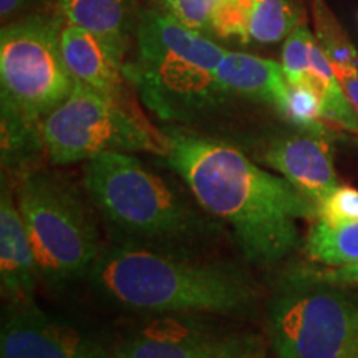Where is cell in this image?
Returning a JSON list of instances; mask_svg holds the SVG:
<instances>
[{"mask_svg":"<svg viewBox=\"0 0 358 358\" xmlns=\"http://www.w3.org/2000/svg\"><path fill=\"white\" fill-rule=\"evenodd\" d=\"M62 29L60 17L35 13L7 22L0 32V101L34 122L55 110L75 85Z\"/></svg>","mask_w":358,"mask_h":358,"instance_id":"cell-8","label":"cell"},{"mask_svg":"<svg viewBox=\"0 0 358 358\" xmlns=\"http://www.w3.org/2000/svg\"><path fill=\"white\" fill-rule=\"evenodd\" d=\"M48 161L82 163L101 153H166V138L138 118L127 103L75 82L55 110L42 120Z\"/></svg>","mask_w":358,"mask_h":358,"instance_id":"cell-7","label":"cell"},{"mask_svg":"<svg viewBox=\"0 0 358 358\" xmlns=\"http://www.w3.org/2000/svg\"><path fill=\"white\" fill-rule=\"evenodd\" d=\"M264 161L317 206L340 186L329 134L299 129L275 138L264 150Z\"/></svg>","mask_w":358,"mask_h":358,"instance_id":"cell-11","label":"cell"},{"mask_svg":"<svg viewBox=\"0 0 358 358\" xmlns=\"http://www.w3.org/2000/svg\"><path fill=\"white\" fill-rule=\"evenodd\" d=\"M277 113L303 131L329 134L325 127L324 101L308 83L290 85L287 96Z\"/></svg>","mask_w":358,"mask_h":358,"instance_id":"cell-19","label":"cell"},{"mask_svg":"<svg viewBox=\"0 0 358 358\" xmlns=\"http://www.w3.org/2000/svg\"><path fill=\"white\" fill-rule=\"evenodd\" d=\"M151 2H153V6H155L156 10L169 13V8H171L173 0H151Z\"/></svg>","mask_w":358,"mask_h":358,"instance_id":"cell-27","label":"cell"},{"mask_svg":"<svg viewBox=\"0 0 358 358\" xmlns=\"http://www.w3.org/2000/svg\"><path fill=\"white\" fill-rule=\"evenodd\" d=\"M357 358H358V345H357Z\"/></svg>","mask_w":358,"mask_h":358,"instance_id":"cell-28","label":"cell"},{"mask_svg":"<svg viewBox=\"0 0 358 358\" xmlns=\"http://www.w3.org/2000/svg\"><path fill=\"white\" fill-rule=\"evenodd\" d=\"M315 35L310 32L306 20H302L285 38L282 48V66L290 85H301L310 71L312 47Z\"/></svg>","mask_w":358,"mask_h":358,"instance_id":"cell-21","label":"cell"},{"mask_svg":"<svg viewBox=\"0 0 358 358\" xmlns=\"http://www.w3.org/2000/svg\"><path fill=\"white\" fill-rule=\"evenodd\" d=\"M166 164L211 216L229 226L245 261L272 267L301 243L299 221L319 219V206L285 178L268 173L216 138L168 127Z\"/></svg>","mask_w":358,"mask_h":358,"instance_id":"cell-1","label":"cell"},{"mask_svg":"<svg viewBox=\"0 0 358 358\" xmlns=\"http://www.w3.org/2000/svg\"><path fill=\"white\" fill-rule=\"evenodd\" d=\"M306 254L313 262L329 267L358 262V221L330 226L317 219L307 234Z\"/></svg>","mask_w":358,"mask_h":358,"instance_id":"cell-17","label":"cell"},{"mask_svg":"<svg viewBox=\"0 0 358 358\" xmlns=\"http://www.w3.org/2000/svg\"><path fill=\"white\" fill-rule=\"evenodd\" d=\"M40 0H0V19L3 24L12 22L22 12L29 10Z\"/></svg>","mask_w":358,"mask_h":358,"instance_id":"cell-26","label":"cell"},{"mask_svg":"<svg viewBox=\"0 0 358 358\" xmlns=\"http://www.w3.org/2000/svg\"><path fill=\"white\" fill-rule=\"evenodd\" d=\"M13 185L42 280L62 287L87 279L105 245L85 187L47 168L27 173Z\"/></svg>","mask_w":358,"mask_h":358,"instance_id":"cell-5","label":"cell"},{"mask_svg":"<svg viewBox=\"0 0 358 358\" xmlns=\"http://www.w3.org/2000/svg\"><path fill=\"white\" fill-rule=\"evenodd\" d=\"M62 47L71 77L77 83L127 103L124 53L96 35L64 24Z\"/></svg>","mask_w":358,"mask_h":358,"instance_id":"cell-13","label":"cell"},{"mask_svg":"<svg viewBox=\"0 0 358 358\" xmlns=\"http://www.w3.org/2000/svg\"><path fill=\"white\" fill-rule=\"evenodd\" d=\"M42 280L37 257L17 204L15 185L2 176L0 191V289L7 302L35 301Z\"/></svg>","mask_w":358,"mask_h":358,"instance_id":"cell-12","label":"cell"},{"mask_svg":"<svg viewBox=\"0 0 358 358\" xmlns=\"http://www.w3.org/2000/svg\"><path fill=\"white\" fill-rule=\"evenodd\" d=\"M266 330L277 358H357L358 307L315 268H292L267 301Z\"/></svg>","mask_w":358,"mask_h":358,"instance_id":"cell-6","label":"cell"},{"mask_svg":"<svg viewBox=\"0 0 358 358\" xmlns=\"http://www.w3.org/2000/svg\"><path fill=\"white\" fill-rule=\"evenodd\" d=\"M209 37L241 45L249 43V13L245 0H221L209 22Z\"/></svg>","mask_w":358,"mask_h":358,"instance_id":"cell-20","label":"cell"},{"mask_svg":"<svg viewBox=\"0 0 358 358\" xmlns=\"http://www.w3.org/2000/svg\"><path fill=\"white\" fill-rule=\"evenodd\" d=\"M340 87L343 88L348 101L358 113V66L348 65H332Z\"/></svg>","mask_w":358,"mask_h":358,"instance_id":"cell-24","label":"cell"},{"mask_svg":"<svg viewBox=\"0 0 358 358\" xmlns=\"http://www.w3.org/2000/svg\"><path fill=\"white\" fill-rule=\"evenodd\" d=\"M87 280L106 302L136 315H245L262 294L248 268L234 262L118 244L105 245Z\"/></svg>","mask_w":358,"mask_h":358,"instance_id":"cell-2","label":"cell"},{"mask_svg":"<svg viewBox=\"0 0 358 358\" xmlns=\"http://www.w3.org/2000/svg\"><path fill=\"white\" fill-rule=\"evenodd\" d=\"M134 42L136 53L124 64V75L164 122H192L231 95L217 80L226 48L171 13L141 12Z\"/></svg>","mask_w":358,"mask_h":358,"instance_id":"cell-4","label":"cell"},{"mask_svg":"<svg viewBox=\"0 0 358 358\" xmlns=\"http://www.w3.org/2000/svg\"><path fill=\"white\" fill-rule=\"evenodd\" d=\"M0 143H2L3 176L12 182L24 174L43 168L47 159L42 122H34L20 111L0 101Z\"/></svg>","mask_w":358,"mask_h":358,"instance_id":"cell-16","label":"cell"},{"mask_svg":"<svg viewBox=\"0 0 358 358\" xmlns=\"http://www.w3.org/2000/svg\"><path fill=\"white\" fill-rule=\"evenodd\" d=\"M357 143H358V136H357Z\"/></svg>","mask_w":358,"mask_h":358,"instance_id":"cell-29","label":"cell"},{"mask_svg":"<svg viewBox=\"0 0 358 358\" xmlns=\"http://www.w3.org/2000/svg\"><path fill=\"white\" fill-rule=\"evenodd\" d=\"M57 7L64 24L87 30L128 52L140 19L134 0H57Z\"/></svg>","mask_w":358,"mask_h":358,"instance_id":"cell-15","label":"cell"},{"mask_svg":"<svg viewBox=\"0 0 358 358\" xmlns=\"http://www.w3.org/2000/svg\"><path fill=\"white\" fill-rule=\"evenodd\" d=\"M249 43L271 45L287 38L302 19L292 0H245Z\"/></svg>","mask_w":358,"mask_h":358,"instance_id":"cell-18","label":"cell"},{"mask_svg":"<svg viewBox=\"0 0 358 358\" xmlns=\"http://www.w3.org/2000/svg\"><path fill=\"white\" fill-rule=\"evenodd\" d=\"M0 358H115L113 337L45 312L35 301L7 302Z\"/></svg>","mask_w":358,"mask_h":358,"instance_id":"cell-10","label":"cell"},{"mask_svg":"<svg viewBox=\"0 0 358 358\" xmlns=\"http://www.w3.org/2000/svg\"><path fill=\"white\" fill-rule=\"evenodd\" d=\"M204 312L140 315L113 337L115 358H267L261 332Z\"/></svg>","mask_w":358,"mask_h":358,"instance_id":"cell-9","label":"cell"},{"mask_svg":"<svg viewBox=\"0 0 358 358\" xmlns=\"http://www.w3.org/2000/svg\"><path fill=\"white\" fill-rule=\"evenodd\" d=\"M319 221L330 226H342L358 221V189L338 186L319 204Z\"/></svg>","mask_w":358,"mask_h":358,"instance_id":"cell-22","label":"cell"},{"mask_svg":"<svg viewBox=\"0 0 358 358\" xmlns=\"http://www.w3.org/2000/svg\"><path fill=\"white\" fill-rule=\"evenodd\" d=\"M221 0H173L169 13L179 22L208 35L214 8Z\"/></svg>","mask_w":358,"mask_h":358,"instance_id":"cell-23","label":"cell"},{"mask_svg":"<svg viewBox=\"0 0 358 358\" xmlns=\"http://www.w3.org/2000/svg\"><path fill=\"white\" fill-rule=\"evenodd\" d=\"M82 186L110 244L199 254L226 227L181 178H168L133 153L111 151L85 161Z\"/></svg>","mask_w":358,"mask_h":358,"instance_id":"cell-3","label":"cell"},{"mask_svg":"<svg viewBox=\"0 0 358 358\" xmlns=\"http://www.w3.org/2000/svg\"><path fill=\"white\" fill-rule=\"evenodd\" d=\"M217 80L231 95L266 103L275 111L280 110L290 87L279 62L229 50L217 66Z\"/></svg>","mask_w":358,"mask_h":358,"instance_id":"cell-14","label":"cell"},{"mask_svg":"<svg viewBox=\"0 0 358 358\" xmlns=\"http://www.w3.org/2000/svg\"><path fill=\"white\" fill-rule=\"evenodd\" d=\"M322 277L335 284H358V262L348 264L343 267H334L329 271H320Z\"/></svg>","mask_w":358,"mask_h":358,"instance_id":"cell-25","label":"cell"}]
</instances>
